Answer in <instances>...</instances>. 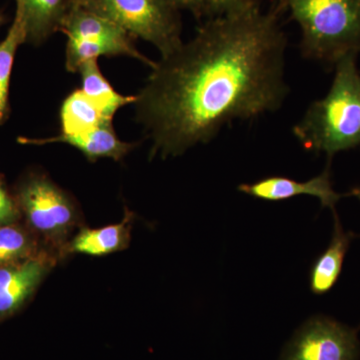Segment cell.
Returning <instances> with one entry per match:
<instances>
[{"mask_svg":"<svg viewBox=\"0 0 360 360\" xmlns=\"http://www.w3.org/2000/svg\"><path fill=\"white\" fill-rule=\"evenodd\" d=\"M286 44L276 16L255 2L210 18L161 56L134 103L151 155H184L233 120L278 110L288 94Z\"/></svg>","mask_w":360,"mask_h":360,"instance_id":"cell-1","label":"cell"},{"mask_svg":"<svg viewBox=\"0 0 360 360\" xmlns=\"http://www.w3.org/2000/svg\"><path fill=\"white\" fill-rule=\"evenodd\" d=\"M77 72L82 77V90L85 96L98 104L110 120L123 106L134 104L135 96H125L116 92L101 72L97 59H91L80 65Z\"/></svg>","mask_w":360,"mask_h":360,"instance_id":"cell-15","label":"cell"},{"mask_svg":"<svg viewBox=\"0 0 360 360\" xmlns=\"http://www.w3.org/2000/svg\"><path fill=\"white\" fill-rule=\"evenodd\" d=\"M175 11H186L195 18H202L205 11V0H165Z\"/></svg>","mask_w":360,"mask_h":360,"instance_id":"cell-20","label":"cell"},{"mask_svg":"<svg viewBox=\"0 0 360 360\" xmlns=\"http://www.w3.org/2000/svg\"><path fill=\"white\" fill-rule=\"evenodd\" d=\"M356 330L335 319L315 316L296 331L281 360H359Z\"/></svg>","mask_w":360,"mask_h":360,"instance_id":"cell-6","label":"cell"},{"mask_svg":"<svg viewBox=\"0 0 360 360\" xmlns=\"http://www.w3.org/2000/svg\"><path fill=\"white\" fill-rule=\"evenodd\" d=\"M335 214V229L330 245L315 260L310 269V290L316 295L328 293L338 283L342 269L343 260L352 239L356 238L352 232H345L341 226L340 219Z\"/></svg>","mask_w":360,"mask_h":360,"instance_id":"cell-12","label":"cell"},{"mask_svg":"<svg viewBox=\"0 0 360 360\" xmlns=\"http://www.w3.org/2000/svg\"><path fill=\"white\" fill-rule=\"evenodd\" d=\"M18 214L15 203L0 180V225L11 224L16 219Z\"/></svg>","mask_w":360,"mask_h":360,"instance_id":"cell-19","label":"cell"},{"mask_svg":"<svg viewBox=\"0 0 360 360\" xmlns=\"http://www.w3.org/2000/svg\"><path fill=\"white\" fill-rule=\"evenodd\" d=\"M33 252L32 241L25 232L18 227L0 225V267L34 257Z\"/></svg>","mask_w":360,"mask_h":360,"instance_id":"cell-17","label":"cell"},{"mask_svg":"<svg viewBox=\"0 0 360 360\" xmlns=\"http://www.w3.org/2000/svg\"><path fill=\"white\" fill-rule=\"evenodd\" d=\"M103 108L85 96L82 89L75 90L61 104V134H79L111 123Z\"/></svg>","mask_w":360,"mask_h":360,"instance_id":"cell-14","label":"cell"},{"mask_svg":"<svg viewBox=\"0 0 360 360\" xmlns=\"http://www.w3.org/2000/svg\"><path fill=\"white\" fill-rule=\"evenodd\" d=\"M350 195H354L360 201V188L359 187H355V188L352 189L350 191Z\"/></svg>","mask_w":360,"mask_h":360,"instance_id":"cell-21","label":"cell"},{"mask_svg":"<svg viewBox=\"0 0 360 360\" xmlns=\"http://www.w3.org/2000/svg\"><path fill=\"white\" fill-rule=\"evenodd\" d=\"M255 4V0H205L203 16L217 18Z\"/></svg>","mask_w":360,"mask_h":360,"instance_id":"cell-18","label":"cell"},{"mask_svg":"<svg viewBox=\"0 0 360 360\" xmlns=\"http://www.w3.org/2000/svg\"><path fill=\"white\" fill-rule=\"evenodd\" d=\"M18 142L30 146H44L51 143H65L78 149L87 160L97 161L101 158H111L115 161L123 160L131 153L136 143L122 141L118 139L112 122L104 123L96 129L79 134H63L47 139H27L20 137Z\"/></svg>","mask_w":360,"mask_h":360,"instance_id":"cell-10","label":"cell"},{"mask_svg":"<svg viewBox=\"0 0 360 360\" xmlns=\"http://www.w3.org/2000/svg\"><path fill=\"white\" fill-rule=\"evenodd\" d=\"M240 193L265 201H283L300 195L314 196L321 201L322 207H329L335 212V205L347 194L336 193L330 179V169L326 167L321 174L307 181H297L284 176H269L238 186Z\"/></svg>","mask_w":360,"mask_h":360,"instance_id":"cell-8","label":"cell"},{"mask_svg":"<svg viewBox=\"0 0 360 360\" xmlns=\"http://www.w3.org/2000/svg\"><path fill=\"white\" fill-rule=\"evenodd\" d=\"M85 8L116 23L131 37L155 45L161 56L184 44L179 11L165 0H77Z\"/></svg>","mask_w":360,"mask_h":360,"instance_id":"cell-4","label":"cell"},{"mask_svg":"<svg viewBox=\"0 0 360 360\" xmlns=\"http://www.w3.org/2000/svg\"><path fill=\"white\" fill-rule=\"evenodd\" d=\"M18 200L30 225L44 236L52 253L65 257L68 241L79 229L82 214L70 193L45 175H32L23 182Z\"/></svg>","mask_w":360,"mask_h":360,"instance_id":"cell-5","label":"cell"},{"mask_svg":"<svg viewBox=\"0 0 360 360\" xmlns=\"http://www.w3.org/2000/svg\"><path fill=\"white\" fill-rule=\"evenodd\" d=\"M307 58L335 65L360 52V0H285Z\"/></svg>","mask_w":360,"mask_h":360,"instance_id":"cell-3","label":"cell"},{"mask_svg":"<svg viewBox=\"0 0 360 360\" xmlns=\"http://www.w3.org/2000/svg\"><path fill=\"white\" fill-rule=\"evenodd\" d=\"M27 39L25 16L16 6L15 16L6 39L0 42V125L6 123L11 113L9 105V84L13 72L14 58L20 45Z\"/></svg>","mask_w":360,"mask_h":360,"instance_id":"cell-16","label":"cell"},{"mask_svg":"<svg viewBox=\"0 0 360 360\" xmlns=\"http://www.w3.org/2000/svg\"><path fill=\"white\" fill-rule=\"evenodd\" d=\"M59 32L65 33L68 39L84 40L108 45L117 56H129L153 68L155 63L137 51L131 37L120 26L101 14L85 8L77 0H70Z\"/></svg>","mask_w":360,"mask_h":360,"instance_id":"cell-7","label":"cell"},{"mask_svg":"<svg viewBox=\"0 0 360 360\" xmlns=\"http://www.w3.org/2000/svg\"><path fill=\"white\" fill-rule=\"evenodd\" d=\"M134 214L125 210L122 221L101 229L80 227L68 241L65 255L82 253L90 257H104L110 253L127 250L131 238L132 220Z\"/></svg>","mask_w":360,"mask_h":360,"instance_id":"cell-11","label":"cell"},{"mask_svg":"<svg viewBox=\"0 0 360 360\" xmlns=\"http://www.w3.org/2000/svg\"><path fill=\"white\" fill-rule=\"evenodd\" d=\"M356 54H347L335 63V75L328 94L314 101L293 134L312 153H335L360 146V72Z\"/></svg>","mask_w":360,"mask_h":360,"instance_id":"cell-2","label":"cell"},{"mask_svg":"<svg viewBox=\"0 0 360 360\" xmlns=\"http://www.w3.org/2000/svg\"><path fill=\"white\" fill-rule=\"evenodd\" d=\"M15 2L25 16L26 42L39 45L59 32L70 0H15Z\"/></svg>","mask_w":360,"mask_h":360,"instance_id":"cell-13","label":"cell"},{"mask_svg":"<svg viewBox=\"0 0 360 360\" xmlns=\"http://www.w3.org/2000/svg\"><path fill=\"white\" fill-rule=\"evenodd\" d=\"M58 258L51 252H44L0 267V315L11 314L23 304L56 264Z\"/></svg>","mask_w":360,"mask_h":360,"instance_id":"cell-9","label":"cell"},{"mask_svg":"<svg viewBox=\"0 0 360 360\" xmlns=\"http://www.w3.org/2000/svg\"><path fill=\"white\" fill-rule=\"evenodd\" d=\"M6 16H4V14L0 11V27H1L2 25H4V22H6Z\"/></svg>","mask_w":360,"mask_h":360,"instance_id":"cell-22","label":"cell"}]
</instances>
